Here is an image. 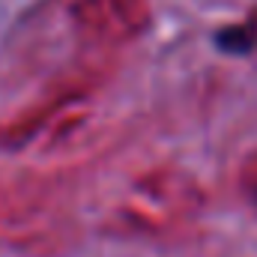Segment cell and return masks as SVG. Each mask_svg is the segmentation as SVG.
<instances>
[{
  "label": "cell",
  "mask_w": 257,
  "mask_h": 257,
  "mask_svg": "<svg viewBox=\"0 0 257 257\" xmlns=\"http://www.w3.org/2000/svg\"><path fill=\"white\" fill-rule=\"evenodd\" d=\"M75 18L99 36H117L135 27L138 0H78Z\"/></svg>",
  "instance_id": "1"
},
{
  "label": "cell",
  "mask_w": 257,
  "mask_h": 257,
  "mask_svg": "<svg viewBox=\"0 0 257 257\" xmlns=\"http://www.w3.org/2000/svg\"><path fill=\"white\" fill-rule=\"evenodd\" d=\"M215 45L221 51H227V54H248L257 45V21H245V24L218 30Z\"/></svg>",
  "instance_id": "2"
},
{
  "label": "cell",
  "mask_w": 257,
  "mask_h": 257,
  "mask_svg": "<svg viewBox=\"0 0 257 257\" xmlns=\"http://www.w3.org/2000/svg\"><path fill=\"white\" fill-rule=\"evenodd\" d=\"M254 197H257V192H254Z\"/></svg>",
  "instance_id": "3"
}]
</instances>
